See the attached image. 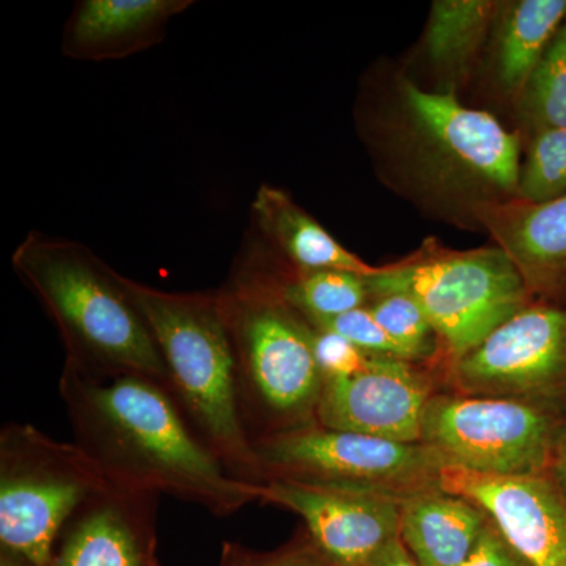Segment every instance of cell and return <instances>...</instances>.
I'll list each match as a JSON object with an SVG mask.
<instances>
[{
  "instance_id": "cell-2",
  "label": "cell",
  "mask_w": 566,
  "mask_h": 566,
  "mask_svg": "<svg viewBox=\"0 0 566 566\" xmlns=\"http://www.w3.org/2000/svg\"><path fill=\"white\" fill-rule=\"evenodd\" d=\"M11 263L61 333L65 367L99 379L144 376L169 389L161 353L123 275L87 245L31 232Z\"/></svg>"
},
{
  "instance_id": "cell-4",
  "label": "cell",
  "mask_w": 566,
  "mask_h": 566,
  "mask_svg": "<svg viewBox=\"0 0 566 566\" xmlns=\"http://www.w3.org/2000/svg\"><path fill=\"white\" fill-rule=\"evenodd\" d=\"M216 292L232 340L241 416L252 444L315 424L323 376L312 348V324L244 260H238Z\"/></svg>"
},
{
  "instance_id": "cell-16",
  "label": "cell",
  "mask_w": 566,
  "mask_h": 566,
  "mask_svg": "<svg viewBox=\"0 0 566 566\" xmlns=\"http://www.w3.org/2000/svg\"><path fill=\"white\" fill-rule=\"evenodd\" d=\"M192 0H81L63 28L62 52L73 61H120L161 43L172 18Z\"/></svg>"
},
{
  "instance_id": "cell-27",
  "label": "cell",
  "mask_w": 566,
  "mask_h": 566,
  "mask_svg": "<svg viewBox=\"0 0 566 566\" xmlns=\"http://www.w3.org/2000/svg\"><path fill=\"white\" fill-rule=\"evenodd\" d=\"M312 331V348H314L316 365L324 379L349 378L363 374L370 367L374 357L365 354L352 342L333 331Z\"/></svg>"
},
{
  "instance_id": "cell-15",
  "label": "cell",
  "mask_w": 566,
  "mask_h": 566,
  "mask_svg": "<svg viewBox=\"0 0 566 566\" xmlns=\"http://www.w3.org/2000/svg\"><path fill=\"white\" fill-rule=\"evenodd\" d=\"M474 214L515 264L532 296L566 300V193L542 203H480Z\"/></svg>"
},
{
  "instance_id": "cell-7",
  "label": "cell",
  "mask_w": 566,
  "mask_h": 566,
  "mask_svg": "<svg viewBox=\"0 0 566 566\" xmlns=\"http://www.w3.org/2000/svg\"><path fill=\"white\" fill-rule=\"evenodd\" d=\"M266 483H304L405 497L439 488L447 461L431 447L308 424L253 444Z\"/></svg>"
},
{
  "instance_id": "cell-5",
  "label": "cell",
  "mask_w": 566,
  "mask_h": 566,
  "mask_svg": "<svg viewBox=\"0 0 566 566\" xmlns=\"http://www.w3.org/2000/svg\"><path fill=\"white\" fill-rule=\"evenodd\" d=\"M365 281L374 296L403 293L412 297L453 363L534 297L501 248L417 256L381 268Z\"/></svg>"
},
{
  "instance_id": "cell-31",
  "label": "cell",
  "mask_w": 566,
  "mask_h": 566,
  "mask_svg": "<svg viewBox=\"0 0 566 566\" xmlns=\"http://www.w3.org/2000/svg\"><path fill=\"white\" fill-rule=\"evenodd\" d=\"M0 566H35L20 556V554L13 553V551L3 549L0 547Z\"/></svg>"
},
{
  "instance_id": "cell-11",
  "label": "cell",
  "mask_w": 566,
  "mask_h": 566,
  "mask_svg": "<svg viewBox=\"0 0 566 566\" xmlns=\"http://www.w3.org/2000/svg\"><path fill=\"white\" fill-rule=\"evenodd\" d=\"M400 497L270 480L260 502L303 517L307 534L334 566H367L400 536Z\"/></svg>"
},
{
  "instance_id": "cell-30",
  "label": "cell",
  "mask_w": 566,
  "mask_h": 566,
  "mask_svg": "<svg viewBox=\"0 0 566 566\" xmlns=\"http://www.w3.org/2000/svg\"><path fill=\"white\" fill-rule=\"evenodd\" d=\"M547 476L553 480L566 499V424L558 434L556 449H554L553 461H551Z\"/></svg>"
},
{
  "instance_id": "cell-3",
  "label": "cell",
  "mask_w": 566,
  "mask_h": 566,
  "mask_svg": "<svg viewBox=\"0 0 566 566\" xmlns=\"http://www.w3.org/2000/svg\"><path fill=\"white\" fill-rule=\"evenodd\" d=\"M158 345L182 416L227 471L266 485L241 416L237 367L218 292L169 293L123 275Z\"/></svg>"
},
{
  "instance_id": "cell-17",
  "label": "cell",
  "mask_w": 566,
  "mask_h": 566,
  "mask_svg": "<svg viewBox=\"0 0 566 566\" xmlns=\"http://www.w3.org/2000/svg\"><path fill=\"white\" fill-rule=\"evenodd\" d=\"M488 517L480 506L441 488L400 501V539L420 566H460L474 549Z\"/></svg>"
},
{
  "instance_id": "cell-19",
  "label": "cell",
  "mask_w": 566,
  "mask_h": 566,
  "mask_svg": "<svg viewBox=\"0 0 566 566\" xmlns=\"http://www.w3.org/2000/svg\"><path fill=\"white\" fill-rule=\"evenodd\" d=\"M566 17V0L501 2L493 25V66L499 87L521 95Z\"/></svg>"
},
{
  "instance_id": "cell-1",
  "label": "cell",
  "mask_w": 566,
  "mask_h": 566,
  "mask_svg": "<svg viewBox=\"0 0 566 566\" xmlns=\"http://www.w3.org/2000/svg\"><path fill=\"white\" fill-rule=\"evenodd\" d=\"M59 390L76 444L112 485L170 494L216 516L260 502V486L227 471L159 382L92 378L63 367Z\"/></svg>"
},
{
  "instance_id": "cell-18",
  "label": "cell",
  "mask_w": 566,
  "mask_h": 566,
  "mask_svg": "<svg viewBox=\"0 0 566 566\" xmlns=\"http://www.w3.org/2000/svg\"><path fill=\"white\" fill-rule=\"evenodd\" d=\"M252 219L260 237L294 271L334 270L371 277L381 270L345 249L282 189L263 185L252 202Z\"/></svg>"
},
{
  "instance_id": "cell-25",
  "label": "cell",
  "mask_w": 566,
  "mask_h": 566,
  "mask_svg": "<svg viewBox=\"0 0 566 566\" xmlns=\"http://www.w3.org/2000/svg\"><path fill=\"white\" fill-rule=\"evenodd\" d=\"M311 324L318 327V329L340 334L342 337L352 342L357 348L363 349L368 356L386 357V359H398L408 363L401 349L394 344L392 338L382 329L381 324L376 322L370 307H359L356 311L346 312L344 315Z\"/></svg>"
},
{
  "instance_id": "cell-10",
  "label": "cell",
  "mask_w": 566,
  "mask_h": 566,
  "mask_svg": "<svg viewBox=\"0 0 566 566\" xmlns=\"http://www.w3.org/2000/svg\"><path fill=\"white\" fill-rule=\"evenodd\" d=\"M474 397H543L566 389V300L531 303L453 364Z\"/></svg>"
},
{
  "instance_id": "cell-26",
  "label": "cell",
  "mask_w": 566,
  "mask_h": 566,
  "mask_svg": "<svg viewBox=\"0 0 566 566\" xmlns=\"http://www.w3.org/2000/svg\"><path fill=\"white\" fill-rule=\"evenodd\" d=\"M221 566H334L311 535H301L270 553H256L234 543H226Z\"/></svg>"
},
{
  "instance_id": "cell-23",
  "label": "cell",
  "mask_w": 566,
  "mask_h": 566,
  "mask_svg": "<svg viewBox=\"0 0 566 566\" xmlns=\"http://www.w3.org/2000/svg\"><path fill=\"white\" fill-rule=\"evenodd\" d=\"M566 193V128L536 134L521 164L516 199L542 203Z\"/></svg>"
},
{
  "instance_id": "cell-13",
  "label": "cell",
  "mask_w": 566,
  "mask_h": 566,
  "mask_svg": "<svg viewBox=\"0 0 566 566\" xmlns=\"http://www.w3.org/2000/svg\"><path fill=\"white\" fill-rule=\"evenodd\" d=\"M431 397L430 381L409 363L374 357L363 374L324 379L316 423L417 444L422 442L423 415Z\"/></svg>"
},
{
  "instance_id": "cell-28",
  "label": "cell",
  "mask_w": 566,
  "mask_h": 566,
  "mask_svg": "<svg viewBox=\"0 0 566 566\" xmlns=\"http://www.w3.org/2000/svg\"><path fill=\"white\" fill-rule=\"evenodd\" d=\"M460 566H532L526 558L512 546V543L488 521L479 542L469 557Z\"/></svg>"
},
{
  "instance_id": "cell-21",
  "label": "cell",
  "mask_w": 566,
  "mask_h": 566,
  "mask_svg": "<svg viewBox=\"0 0 566 566\" xmlns=\"http://www.w3.org/2000/svg\"><path fill=\"white\" fill-rule=\"evenodd\" d=\"M501 2L438 0L431 7L424 48L436 69L463 74L488 33L493 31Z\"/></svg>"
},
{
  "instance_id": "cell-20",
  "label": "cell",
  "mask_w": 566,
  "mask_h": 566,
  "mask_svg": "<svg viewBox=\"0 0 566 566\" xmlns=\"http://www.w3.org/2000/svg\"><path fill=\"white\" fill-rule=\"evenodd\" d=\"M240 259L255 268L273 285L279 296L292 305L294 311L300 312L308 323L356 311L364 307L365 301L370 296L364 275L334 270H292L290 274L279 273L268 266L255 249L249 252L244 249Z\"/></svg>"
},
{
  "instance_id": "cell-14",
  "label": "cell",
  "mask_w": 566,
  "mask_h": 566,
  "mask_svg": "<svg viewBox=\"0 0 566 566\" xmlns=\"http://www.w3.org/2000/svg\"><path fill=\"white\" fill-rule=\"evenodd\" d=\"M159 495L109 483L66 521L50 566H159Z\"/></svg>"
},
{
  "instance_id": "cell-6",
  "label": "cell",
  "mask_w": 566,
  "mask_h": 566,
  "mask_svg": "<svg viewBox=\"0 0 566 566\" xmlns=\"http://www.w3.org/2000/svg\"><path fill=\"white\" fill-rule=\"evenodd\" d=\"M107 482L80 446L55 441L29 423L0 433V547L50 566L66 521Z\"/></svg>"
},
{
  "instance_id": "cell-29",
  "label": "cell",
  "mask_w": 566,
  "mask_h": 566,
  "mask_svg": "<svg viewBox=\"0 0 566 566\" xmlns=\"http://www.w3.org/2000/svg\"><path fill=\"white\" fill-rule=\"evenodd\" d=\"M367 566H420L417 564L415 557L411 556L403 542H401L400 536L398 538L392 539V542L387 543L381 551L370 562H368Z\"/></svg>"
},
{
  "instance_id": "cell-12",
  "label": "cell",
  "mask_w": 566,
  "mask_h": 566,
  "mask_svg": "<svg viewBox=\"0 0 566 566\" xmlns=\"http://www.w3.org/2000/svg\"><path fill=\"white\" fill-rule=\"evenodd\" d=\"M439 488L480 506L532 566H566V499L549 476H495L447 464Z\"/></svg>"
},
{
  "instance_id": "cell-9",
  "label": "cell",
  "mask_w": 566,
  "mask_h": 566,
  "mask_svg": "<svg viewBox=\"0 0 566 566\" xmlns=\"http://www.w3.org/2000/svg\"><path fill=\"white\" fill-rule=\"evenodd\" d=\"M401 98L431 169L483 193L485 203L516 199L523 164L520 134L506 132L488 112L458 103L452 93L422 91L406 81Z\"/></svg>"
},
{
  "instance_id": "cell-24",
  "label": "cell",
  "mask_w": 566,
  "mask_h": 566,
  "mask_svg": "<svg viewBox=\"0 0 566 566\" xmlns=\"http://www.w3.org/2000/svg\"><path fill=\"white\" fill-rule=\"evenodd\" d=\"M370 311L408 363L423 359L434 352L433 326L408 294H376Z\"/></svg>"
},
{
  "instance_id": "cell-8",
  "label": "cell",
  "mask_w": 566,
  "mask_h": 566,
  "mask_svg": "<svg viewBox=\"0 0 566 566\" xmlns=\"http://www.w3.org/2000/svg\"><path fill=\"white\" fill-rule=\"evenodd\" d=\"M562 428L546 409L516 398L436 395L424 409L422 444L479 474L546 475Z\"/></svg>"
},
{
  "instance_id": "cell-22",
  "label": "cell",
  "mask_w": 566,
  "mask_h": 566,
  "mask_svg": "<svg viewBox=\"0 0 566 566\" xmlns=\"http://www.w3.org/2000/svg\"><path fill=\"white\" fill-rule=\"evenodd\" d=\"M516 107L531 137L566 128V17L517 96Z\"/></svg>"
}]
</instances>
